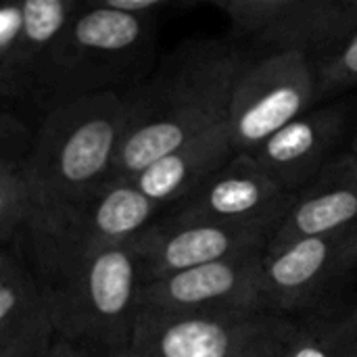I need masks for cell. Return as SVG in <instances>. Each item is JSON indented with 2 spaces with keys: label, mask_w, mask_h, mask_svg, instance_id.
<instances>
[{
  "label": "cell",
  "mask_w": 357,
  "mask_h": 357,
  "mask_svg": "<svg viewBox=\"0 0 357 357\" xmlns=\"http://www.w3.org/2000/svg\"><path fill=\"white\" fill-rule=\"evenodd\" d=\"M276 314L159 312L140 307L130 343L111 357H234Z\"/></svg>",
  "instance_id": "obj_10"
},
{
  "label": "cell",
  "mask_w": 357,
  "mask_h": 357,
  "mask_svg": "<svg viewBox=\"0 0 357 357\" xmlns=\"http://www.w3.org/2000/svg\"><path fill=\"white\" fill-rule=\"evenodd\" d=\"M232 155L234 149L230 142V132L228 126L222 123L163 155L146 169L130 178V182L165 211L197 190Z\"/></svg>",
  "instance_id": "obj_17"
},
{
  "label": "cell",
  "mask_w": 357,
  "mask_h": 357,
  "mask_svg": "<svg viewBox=\"0 0 357 357\" xmlns=\"http://www.w3.org/2000/svg\"><path fill=\"white\" fill-rule=\"evenodd\" d=\"M33 142L29 126L13 111L0 105V165L25 161Z\"/></svg>",
  "instance_id": "obj_21"
},
{
  "label": "cell",
  "mask_w": 357,
  "mask_h": 357,
  "mask_svg": "<svg viewBox=\"0 0 357 357\" xmlns=\"http://www.w3.org/2000/svg\"><path fill=\"white\" fill-rule=\"evenodd\" d=\"M142 287L132 241L100 249L48 287L56 339L102 357L123 351L140 312Z\"/></svg>",
  "instance_id": "obj_5"
},
{
  "label": "cell",
  "mask_w": 357,
  "mask_h": 357,
  "mask_svg": "<svg viewBox=\"0 0 357 357\" xmlns=\"http://www.w3.org/2000/svg\"><path fill=\"white\" fill-rule=\"evenodd\" d=\"M128 119V96L94 94L52 107L25 157L31 215L50 211L111 176Z\"/></svg>",
  "instance_id": "obj_3"
},
{
  "label": "cell",
  "mask_w": 357,
  "mask_h": 357,
  "mask_svg": "<svg viewBox=\"0 0 357 357\" xmlns=\"http://www.w3.org/2000/svg\"><path fill=\"white\" fill-rule=\"evenodd\" d=\"M161 207L130 180L105 182L50 211L29 218L19 249L50 287L100 249L142 234Z\"/></svg>",
  "instance_id": "obj_4"
},
{
  "label": "cell",
  "mask_w": 357,
  "mask_h": 357,
  "mask_svg": "<svg viewBox=\"0 0 357 357\" xmlns=\"http://www.w3.org/2000/svg\"><path fill=\"white\" fill-rule=\"evenodd\" d=\"M264 253L234 255L149 282L142 287L140 307L211 314L270 312L264 293Z\"/></svg>",
  "instance_id": "obj_11"
},
{
  "label": "cell",
  "mask_w": 357,
  "mask_h": 357,
  "mask_svg": "<svg viewBox=\"0 0 357 357\" xmlns=\"http://www.w3.org/2000/svg\"><path fill=\"white\" fill-rule=\"evenodd\" d=\"M295 195L280 188L249 153H234L215 174L159 218L167 222H215L276 232Z\"/></svg>",
  "instance_id": "obj_9"
},
{
  "label": "cell",
  "mask_w": 357,
  "mask_h": 357,
  "mask_svg": "<svg viewBox=\"0 0 357 357\" xmlns=\"http://www.w3.org/2000/svg\"><path fill=\"white\" fill-rule=\"evenodd\" d=\"M318 100L357 88V23L337 48L316 65Z\"/></svg>",
  "instance_id": "obj_20"
},
{
  "label": "cell",
  "mask_w": 357,
  "mask_h": 357,
  "mask_svg": "<svg viewBox=\"0 0 357 357\" xmlns=\"http://www.w3.org/2000/svg\"><path fill=\"white\" fill-rule=\"evenodd\" d=\"M351 153H354V155H357V134L354 136V149H351Z\"/></svg>",
  "instance_id": "obj_27"
},
{
  "label": "cell",
  "mask_w": 357,
  "mask_h": 357,
  "mask_svg": "<svg viewBox=\"0 0 357 357\" xmlns=\"http://www.w3.org/2000/svg\"><path fill=\"white\" fill-rule=\"evenodd\" d=\"M234 38L266 54L297 52L314 63L326 59L357 23V0H215Z\"/></svg>",
  "instance_id": "obj_7"
},
{
  "label": "cell",
  "mask_w": 357,
  "mask_h": 357,
  "mask_svg": "<svg viewBox=\"0 0 357 357\" xmlns=\"http://www.w3.org/2000/svg\"><path fill=\"white\" fill-rule=\"evenodd\" d=\"M287 318L274 316L261 331H257L234 357H282Z\"/></svg>",
  "instance_id": "obj_22"
},
{
  "label": "cell",
  "mask_w": 357,
  "mask_h": 357,
  "mask_svg": "<svg viewBox=\"0 0 357 357\" xmlns=\"http://www.w3.org/2000/svg\"><path fill=\"white\" fill-rule=\"evenodd\" d=\"M357 307L337 316L310 314L295 322L287 318L282 357H345Z\"/></svg>",
  "instance_id": "obj_18"
},
{
  "label": "cell",
  "mask_w": 357,
  "mask_h": 357,
  "mask_svg": "<svg viewBox=\"0 0 357 357\" xmlns=\"http://www.w3.org/2000/svg\"><path fill=\"white\" fill-rule=\"evenodd\" d=\"M345 109L326 105L310 109L266 138L249 155L287 192H301L331 161L345 134Z\"/></svg>",
  "instance_id": "obj_13"
},
{
  "label": "cell",
  "mask_w": 357,
  "mask_h": 357,
  "mask_svg": "<svg viewBox=\"0 0 357 357\" xmlns=\"http://www.w3.org/2000/svg\"><path fill=\"white\" fill-rule=\"evenodd\" d=\"M44 357H102L86 347H79L75 343H69V341H63V339H56L52 343V347L46 351Z\"/></svg>",
  "instance_id": "obj_25"
},
{
  "label": "cell",
  "mask_w": 357,
  "mask_h": 357,
  "mask_svg": "<svg viewBox=\"0 0 357 357\" xmlns=\"http://www.w3.org/2000/svg\"><path fill=\"white\" fill-rule=\"evenodd\" d=\"M357 270V224L268 247L264 293L272 314H318L326 299Z\"/></svg>",
  "instance_id": "obj_8"
},
{
  "label": "cell",
  "mask_w": 357,
  "mask_h": 357,
  "mask_svg": "<svg viewBox=\"0 0 357 357\" xmlns=\"http://www.w3.org/2000/svg\"><path fill=\"white\" fill-rule=\"evenodd\" d=\"M316 102V67L303 54H264L249 61L234 84L226 117L234 153H251Z\"/></svg>",
  "instance_id": "obj_6"
},
{
  "label": "cell",
  "mask_w": 357,
  "mask_h": 357,
  "mask_svg": "<svg viewBox=\"0 0 357 357\" xmlns=\"http://www.w3.org/2000/svg\"><path fill=\"white\" fill-rule=\"evenodd\" d=\"M249 65L230 40L192 38L167 52L128 94V119L107 182L130 180L184 142L226 123L230 96Z\"/></svg>",
  "instance_id": "obj_1"
},
{
  "label": "cell",
  "mask_w": 357,
  "mask_h": 357,
  "mask_svg": "<svg viewBox=\"0 0 357 357\" xmlns=\"http://www.w3.org/2000/svg\"><path fill=\"white\" fill-rule=\"evenodd\" d=\"M31 218V192L25 161L0 165V247H10Z\"/></svg>",
  "instance_id": "obj_19"
},
{
  "label": "cell",
  "mask_w": 357,
  "mask_h": 357,
  "mask_svg": "<svg viewBox=\"0 0 357 357\" xmlns=\"http://www.w3.org/2000/svg\"><path fill=\"white\" fill-rule=\"evenodd\" d=\"M357 224V155L345 153L331 159L322 172L295 195L284 222L268 247H280L297 238L331 234Z\"/></svg>",
  "instance_id": "obj_15"
},
{
  "label": "cell",
  "mask_w": 357,
  "mask_h": 357,
  "mask_svg": "<svg viewBox=\"0 0 357 357\" xmlns=\"http://www.w3.org/2000/svg\"><path fill=\"white\" fill-rule=\"evenodd\" d=\"M111 8L121 10V13H130V15H151V17H159L165 8L172 6V2L167 0H105Z\"/></svg>",
  "instance_id": "obj_24"
},
{
  "label": "cell",
  "mask_w": 357,
  "mask_h": 357,
  "mask_svg": "<svg viewBox=\"0 0 357 357\" xmlns=\"http://www.w3.org/2000/svg\"><path fill=\"white\" fill-rule=\"evenodd\" d=\"M2 249H4V247H0V251H2Z\"/></svg>",
  "instance_id": "obj_28"
},
{
  "label": "cell",
  "mask_w": 357,
  "mask_h": 357,
  "mask_svg": "<svg viewBox=\"0 0 357 357\" xmlns=\"http://www.w3.org/2000/svg\"><path fill=\"white\" fill-rule=\"evenodd\" d=\"M56 341L48 284L19 247L0 251V357H44Z\"/></svg>",
  "instance_id": "obj_14"
},
{
  "label": "cell",
  "mask_w": 357,
  "mask_h": 357,
  "mask_svg": "<svg viewBox=\"0 0 357 357\" xmlns=\"http://www.w3.org/2000/svg\"><path fill=\"white\" fill-rule=\"evenodd\" d=\"M345 357H357V316H356V324H354V331H351V337H349V343H347Z\"/></svg>",
  "instance_id": "obj_26"
},
{
  "label": "cell",
  "mask_w": 357,
  "mask_h": 357,
  "mask_svg": "<svg viewBox=\"0 0 357 357\" xmlns=\"http://www.w3.org/2000/svg\"><path fill=\"white\" fill-rule=\"evenodd\" d=\"M23 25V2H8L0 6V65L13 48Z\"/></svg>",
  "instance_id": "obj_23"
},
{
  "label": "cell",
  "mask_w": 357,
  "mask_h": 357,
  "mask_svg": "<svg viewBox=\"0 0 357 357\" xmlns=\"http://www.w3.org/2000/svg\"><path fill=\"white\" fill-rule=\"evenodd\" d=\"M157 21L102 2H77L54 46L46 77L33 98L46 111L94 96H128L157 67Z\"/></svg>",
  "instance_id": "obj_2"
},
{
  "label": "cell",
  "mask_w": 357,
  "mask_h": 357,
  "mask_svg": "<svg viewBox=\"0 0 357 357\" xmlns=\"http://www.w3.org/2000/svg\"><path fill=\"white\" fill-rule=\"evenodd\" d=\"M274 232L215 222H167L157 218L132 243L144 284L234 255L266 251Z\"/></svg>",
  "instance_id": "obj_12"
},
{
  "label": "cell",
  "mask_w": 357,
  "mask_h": 357,
  "mask_svg": "<svg viewBox=\"0 0 357 357\" xmlns=\"http://www.w3.org/2000/svg\"><path fill=\"white\" fill-rule=\"evenodd\" d=\"M77 0H25L23 25L19 36L0 65V102H33L54 46Z\"/></svg>",
  "instance_id": "obj_16"
}]
</instances>
